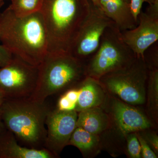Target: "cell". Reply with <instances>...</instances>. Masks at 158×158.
I'll return each mask as SVG.
<instances>
[{"instance_id": "cell-20", "label": "cell", "mask_w": 158, "mask_h": 158, "mask_svg": "<svg viewBox=\"0 0 158 158\" xmlns=\"http://www.w3.org/2000/svg\"><path fill=\"white\" fill-rule=\"evenodd\" d=\"M137 136L141 145V156L144 158H157L155 153L153 151L144 138L139 135H137Z\"/></svg>"}, {"instance_id": "cell-5", "label": "cell", "mask_w": 158, "mask_h": 158, "mask_svg": "<svg viewBox=\"0 0 158 158\" xmlns=\"http://www.w3.org/2000/svg\"><path fill=\"white\" fill-rule=\"evenodd\" d=\"M136 58L123 39L121 31L113 25L106 29L98 48L85 62L86 76L99 80L107 74L127 67Z\"/></svg>"}, {"instance_id": "cell-6", "label": "cell", "mask_w": 158, "mask_h": 158, "mask_svg": "<svg viewBox=\"0 0 158 158\" xmlns=\"http://www.w3.org/2000/svg\"><path fill=\"white\" fill-rule=\"evenodd\" d=\"M148 73L144 57H136L129 66L107 74L98 80L110 92L124 102L131 105H142L145 100Z\"/></svg>"}, {"instance_id": "cell-1", "label": "cell", "mask_w": 158, "mask_h": 158, "mask_svg": "<svg viewBox=\"0 0 158 158\" xmlns=\"http://www.w3.org/2000/svg\"><path fill=\"white\" fill-rule=\"evenodd\" d=\"M0 42L13 56L39 66L48 52V38L40 11L25 16L7 8L0 13Z\"/></svg>"}, {"instance_id": "cell-9", "label": "cell", "mask_w": 158, "mask_h": 158, "mask_svg": "<svg viewBox=\"0 0 158 158\" xmlns=\"http://www.w3.org/2000/svg\"><path fill=\"white\" fill-rule=\"evenodd\" d=\"M138 22L135 28L121 31L122 37L136 57H144L146 50L158 40V0L141 11Z\"/></svg>"}, {"instance_id": "cell-14", "label": "cell", "mask_w": 158, "mask_h": 158, "mask_svg": "<svg viewBox=\"0 0 158 158\" xmlns=\"http://www.w3.org/2000/svg\"><path fill=\"white\" fill-rule=\"evenodd\" d=\"M81 82L79 88L80 94L75 109L79 112L98 107L104 98V91L98 80L86 76Z\"/></svg>"}, {"instance_id": "cell-12", "label": "cell", "mask_w": 158, "mask_h": 158, "mask_svg": "<svg viewBox=\"0 0 158 158\" xmlns=\"http://www.w3.org/2000/svg\"><path fill=\"white\" fill-rule=\"evenodd\" d=\"M100 7L120 31L132 30L138 24L129 3L123 0H99Z\"/></svg>"}, {"instance_id": "cell-18", "label": "cell", "mask_w": 158, "mask_h": 158, "mask_svg": "<svg viewBox=\"0 0 158 158\" xmlns=\"http://www.w3.org/2000/svg\"><path fill=\"white\" fill-rule=\"evenodd\" d=\"M148 105L150 110L157 114L158 108V70L153 68L148 73Z\"/></svg>"}, {"instance_id": "cell-27", "label": "cell", "mask_w": 158, "mask_h": 158, "mask_svg": "<svg viewBox=\"0 0 158 158\" xmlns=\"http://www.w3.org/2000/svg\"><path fill=\"white\" fill-rule=\"evenodd\" d=\"M5 99H6V97H5V94L2 91L0 90V106L2 104Z\"/></svg>"}, {"instance_id": "cell-22", "label": "cell", "mask_w": 158, "mask_h": 158, "mask_svg": "<svg viewBox=\"0 0 158 158\" xmlns=\"http://www.w3.org/2000/svg\"><path fill=\"white\" fill-rule=\"evenodd\" d=\"M76 106V104L71 102L64 94L58 101V109L61 111H73L75 110Z\"/></svg>"}, {"instance_id": "cell-7", "label": "cell", "mask_w": 158, "mask_h": 158, "mask_svg": "<svg viewBox=\"0 0 158 158\" xmlns=\"http://www.w3.org/2000/svg\"><path fill=\"white\" fill-rule=\"evenodd\" d=\"M114 24L100 7L89 0L88 13L80 26L69 54L86 62L98 48L101 38L106 29Z\"/></svg>"}, {"instance_id": "cell-24", "label": "cell", "mask_w": 158, "mask_h": 158, "mask_svg": "<svg viewBox=\"0 0 158 158\" xmlns=\"http://www.w3.org/2000/svg\"><path fill=\"white\" fill-rule=\"evenodd\" d=\"M147 141L148 144H150L154 150L156 152L158 151V137L155 134L152 133L147 135V138L144 139Z\"/></svg>"}, {"instance_id": "cell-21", "label": "cell", "mask_w": 158, "mask_h": 158, "mask_svg": "<svg viewBox=\"0 0 158 158\" xmlns=\"http://www.w3.org/2000/svg\"><path fill=\"white\" fill-rule=\"evenodd\" d=\"M156 0H130V6L134 17L138 21V16L141 11L143 3L147 2L149 5L152 4Z\"/></svg>"}, {"instance_id": "cell-11", "label": "cell", "mask_w": 158, "mask_h": 158, "mask_svg": "<svg viewBox=\"0 0 158 158\" xmlns=\"http://www.w3.org/2000/svg\"><path fill=\"white\" fill-rule=\"evenodd\" d=\"M112 111L116 125L125 135L146 130L151 126L149 119L142 112L123 102L114 101Z\"/></svg>"}, {"instance_id": "cell-10", "label": "cell", "mask_w": 158, "mask_h": 158, "mask_svg": "<svg viewBox=\"0 0 158 158\" xmlns=\"http://www.w3.org/2000/svg\"><path fill=\"white\" fill-rule=\"evenodd\" d=\"M77 116L76 110L50 111L46 120L48 130L44 142L49 150L57 153L68 145L77 127Z\"/></svg>"}, {"instance_id": "cell-3", "label": "cell", "mask_w": 158, "mask_h": 158, "mask_svg": "<svg viewBox=\"0 0 158 158\" xmlns=\"http://www.w3.org/2000/svg\"><path fill=\"white\" fill-rule=\"evenodd\" d=\"M6 129L25 144L36 146L45 142V125L49 108L45 101L29 97L6 98L0 106Z\"/></svg>"}, {"instance_id": "cell-15", "label": "cell", "mask_w": 158, "mask_h": 158, "mask_svg": "<svg viewBox=\"0 0 158 158\" xmlns=\"http://www.w3.org/2000/svg\"><path fill=\"white\" fill-rule=\"evenodd\" d=\"M110 124L109 117L99 108L94 107L79 112L77 127L97 135L106 129Z\"/></svg>"}, {"instance_id": "cell-29", "label": "cell", "mask_w": 158, "mask_h": 158, "mask_svg": "<svg viewBox=\"0 0 158 158\" xmlns=\"http://www.w3.org/2000/svg\"><path fill=\"white\" fill-rule=\"evenodd\" d=\"M5 1H7V0H0V7L2 6Z\"/></svg>"}, {"instance_id": "cell-26", "label": "cell", "mask_w": 158, "mask_h": 158, "mask_svg": "<svg viewBox=\"0 0 158 158\" xmlns=\"http://www.w3.org/2000/svg\"><path fill=\"white\" fill-rule=\"evenodd\" d=\"M6 129L5 124L3 122L2 118V112H1V109H0V134L6 131Z\"/></svg>"}, {"instance_id": "cell-25", "label": "cell", "mask_w": 158, "mask_h": 158, "mask_svg": "<svg viewBox=\"0 0 158 158\" xmlns=\"http://www.w3.org/2000/svg\"><path fill=\"white\" fill-rule=\"evenodd\" d=\"M80 94V90L79 89H71L68 90L64 94L67 98L74 103H77Z\"/></svg>"}, {"instance_id": "cell-17", "label": "cell", "mask_w": 158, "mask_h": 158, "mask_svg": "<svg viewBox=\"0 0 158 158\" xmlns=\"http://www.w3.org/2000/svg\"><path fill=\"white\" fill-rule=\"evenodd\" d=\"M9 9L18 16L30 15L40 11L43 0H11Z\"/></svg>"}, {"instance_id": "cell-2", "label": "cell", "mask_w": 158, "mask_h": 158, "mask_svg": "<svg viewBox=\"0 0 158 158\" xmlns=\"http://www.w3.org/2000/svg\"><path fill=\"white\" fill-rule=\"evenodd\" d=\"M89 7V0H43L40 11L47 33L48 53L69 54Z\"/></svg>"}, {"instance_id": "cell-23", "label": "cell", "mask_w": 158, "mask_h": 158, "mask_svg": "<svg viewBox=\"0 0 158 158\" xmlns=\"http://www.w3.org/2000/svg\"><path fill=\"white\" fill-rule=\"evenodd\" d=\"M13 56L11 53L2 44H0V67H2L7 65Z\"/></svg>"}, {"instance_id": "cell-16", "label": "cell", "mask_w": 158, "mask_h": 158, "mask_svg": "<svg viewBox=\"0 0 158 158\" xmlns=\"http://www.w3.org/2000/svg\"><path fill=\"white\" fill-rule=\"evenodd\" d=\"M97 135L81 127H77L71 136L68 144L75 146L82 152H88L98 145V138Z\"/></svg>"}, {"instance_id": "cell-30", "label": "cell", "mask_w": 158, "mask_h": 158, "mask_svg": "<svg viewBox=\"0 0 158 158\" xmlns=\"http://www.w3.org/2000/svg\"><path fill=\"white\" fill-rule=\"evenodd\" d=\"M123 1H124L125 2H127V3H129L130 2V0H123Z\"/></svg>"}, {"instance_id": "cell-28", "label": "cell", "mask_w": 158, "mask_h": 158, "mask_svg": "<svg viewBox=\"0 0 158 158\" xmlns=\"http://www.w3.org/2000/svg\"><path fill=\"white\" fill-rule=\"evenodd\" d=\"M90 1H91V2H92L94 5L98 6V7H100V4L99 0H90Z\"/></svg>"}, {"instance_id": "cell-19", "label": "cell", "mask_w": 158, "mask_h": 158, "mask_svg": "<svg viewBox=\"0 0 158 158\" xmlns=\"http://www.w3.org/2000/svg\"><path fill=\"white\" fill-rule=\"evenodd\" d=\"M128 136L127 147L128 153L133 158L141 157V147L135 133H130Z\"/></svg>"}, {"instance_id": "cell-4", "label": "cell", "mask_w": 158, "mask_h": 158, "mask_svg": "<svg viewBox=\"0 0 158 158\" xmlns=\"http://www.w3.org/2000/svg\"><path fill=\"white\" fill-rule=\"evenodd\" d=\"M86 76L85 63L71 54L48 53L39 66L37 85L30 97L45 101L49 96Z\"/></svg>"}, {"instance_id": "cell-13", "label": "cell", "mask_w": 158, "mask_h": 158, "mask_svg": "<svg viewBox=\"0 0 158 158\" xmlns=\"http://www.w3.org/2000/svg\"><path fill=\"white\" fill-rule=\"evenodd\" d=\"M52 156V154L48 150L20 146L14 135L7 130L0 134V158H51Z\"/></svg>"}, {"instance_id": "cell-8", "label": "cell", "mask_w": 158, "mask_h": 158, "mask_svg": "<svg viewBox=\"0 0 158 158\" xmlns=\"http://www.w3.org/2000/svg\"><path fill=\"white\" fill-rule=\"evenodd\" d=\"M38 66L31 65L16 56L0 68V90L6 98L31 97L37 85Z\"/></svg>"}]
</instances>
